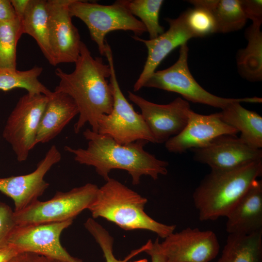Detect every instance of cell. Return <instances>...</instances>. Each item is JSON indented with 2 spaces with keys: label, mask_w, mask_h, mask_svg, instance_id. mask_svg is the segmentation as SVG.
Segmentation results:
<instances>
[{
  "label": "cell",
  "mask_w": 262,
  "mask_h": 262,
  "mask_svg": "<svg viewBox=\"0 0 262 262\" xmlns=\"http://www.w3.org/2000/svg\"><path fill=\"white\" fill-rule=\"evenodd\" d=\"M17 17L22 19L30 0H10Z\"/></svg>",
  "instance_id": "35"
},
{
  "label": "cell",
  "mask_w": 262,
  "mask_h": 262,
  "mask_svg": "<svg viewBox=\"0 0 262 262\" xmlns=\"http://www.w3.org/2000/svg\"><path fill=\"white\" fill-rule=\"evenodd\" d=\"M48 97L37 130L36 145L53 139L79 114L74 101L67 94L54 91Z\"/></svg>",
  "instance_id": "19"
},
{
  "label": "cell",
  "mask_w": 262,
  "mask_h": 262,
  "mask_svg": "<svg viewBox=\"0 0 262 262\" xmlns=\"http://www.w3.org/2000/svg\"><path fill=\"white\" fill-rule=\"evenodd\" d=\"M16 226L14 211L0 201V250L8 246L9 237Z\"/></svg>",
  "instance_id": "30"
},
{
  "label": "cell",
  "mask_w": 262,
  "mask_h": 262,
  "mask_svg": "<svg viewBox=\"0 0 262 262\" xmlns=\"http://www.w3.org/2000/svg\"><path fill=\"white\" fill-rule=\"evenodd\" d=\"M43 68L37 66L23 71L0 69V90L21 88L28 93L49 96L52 91L39 80Z\"/></svg>",
  "instance_id": "24"
},
{
  "label": "cell",
  "mask_w": 262,
  "mask_h": 262,
  "mask_svg": "<svg viewBox=\"0 0 262 262\" xmlns=\"http://www.w3.org/2000/svg\"><path fill=\"white\" fill-rule=\"evenodd\" d=\"M130 12L137 16L145 26L150 39H154L164 33V28L159 23V14L164 0H126Z\"/></svg>",
  "instance_id": "27"
},
{
  "label": "cell",
  "mask_w": 262,
  "mask_h": 262,
  "mask_svg": "<svg viewBox=\"0 0 262 262\" xmlns=\"http://www.w3.org/2000/svg\"><path fill=\"white\" fill-rule=\"evenodd\" d=\"M158 246L169 262H210L220 249L213 231L191 228L172 232Z\"/></svg>",
  "instance_id": "12"
},
{
  "label": "cell",
  "mask_w": 262,
  "mask_h": 262,
  "mask_svg": "<svg viewBox=\"0 0 262 262\" xmlns=\"http://www.w3.org/2000/svg\"><path fill=\"white\" fill-rule=\"evenodd\" d=\"M104 56L111 68L109 83L114 102L111 113L99 118L98 133L108 136L120 144L141 140L155 143L142 115L135 112L122 93L116 76L112 51L107 41Z\"/></svg>",
  "instance_id": "5"
},
{
  "label": "cell",
  "mask_w": 262,
  "mask_h": 262,
  "mask_svg": "<svg viewBox=\"0 0 262 262\" xmlns=\"http://www.w3.org/2000/svg\"><path fill=\"white\" fill-rule=\"evenodd\" d=\"M261 24L252 23L245 32L246 47L238 50L236 63L241 77L250 82L262 80V32Z\"/></svg>",
  "instance_id": "22"
},
{
  "label": "cell",
  "mask_w": 262,
  "mask_h": 262,
  "mask_svg": "<svg viewBox=\"0 0 262 262\" xmlns=\"http://www.w3.org/2000/svg\"><path fill=\"white\" fill-rule=\"evenodd\" d=\"M72 17L81 19L87 27L92 40L99 53L104 55L105 36L114 31H129L139 37L146 29L142 22L129 11L126 0L105 5L87 1L72 0L68 6Z\"/></svg>",
  "instance_id": "6"
},
{
  "label": "cell",
  "mask_w": 262,
  "mask_h": 262,
  "mask_svg": "<svg viewBox=\"0 0 262 262\" xmlns=\"http://www.w3.org/2000/svg\"><path fill=\"white\" fill-rule=\"evenodd\" d=\"M262 175V160L231 169L211 170L193 194L200 221L226 217Z\"/></svg>",
  "instance_id": "3"
},
{
  "label": "cell",
  "mask_w": 262,
  "mask_h": 262,
  "mask_svg": "<svg viewBox=\"0 0 262 262\" xmlns=\"http://www.w3.org/2000/svg\"><path fill=\"white\" fill-rule=\"evenodd\" d=\"M48 98L43 94L27 93L20 98L7 118L2 136L19 162L26 161L36 146L37 130Z\"/></svg>",
  "instance_id": "9"
},
{
  "label": "cell",
  "mask_w": 262,
  "mask_h": 262,
  "mask_svg": "<svg viewBox=\"0 0 262 262\" xmlns=\"http://www.w3.org/2000/svg\"><path fill=\"white\" fill-rule=\"evenodd\" d=\"M216 33H226L239 30L245 25L246 18L240 0H220L213 10Z\"/></svg>",
  "instance_id": "25"
},
{
  "label": "cell",
  "mask_w": 262,
  "mask_h": 262,
  "mask_svg": "<svg viewBox=\"0 0 262 262\" xmlns=\"http://www.w3.org/2000/svg\"><path fill=\"white\" fill-rule=\"evenodd\" d=\"M73 220L16 226L9 237L8 246L18 253H33L63 262H83L71 255L60 242L62 232Z\"/></svg>",
  "instance_id": "10"
},
{
  "label": "cell",
  "mask_w": 262,
  "mask_h": 262,
  "mask_svg": "<svg viewBox=\"0 0 262 262\" xmlns=\"http://www.w3.org/2000/svg\"><path fill=\"white\" fill-rule=\"evenodd\" d=\"M147 202V198L110 178L98 187L88 210L94 219L103 218L124 230H148L164 239L176 226L160 223L147 215L144 210Z\"/></svg>",
  "instance_id": "4"
},
{
  "label": "cell",
  "mask_w": 262,
  "mask_h": 262,
  "mask_svg": "<svg viewBox=\"0 0 262 262\" xmlns=\"http://www.w3.org/2000/svg\"><path fill=\"white\" fill-rule=\"evenodd\" d=\"M242 8L248 19L252 23L262 24V1L261 0H241Z\"/></svg>",
  "instance_id": "31"
},
{
  "label": "cell",
  "mask_w": 262,
  "mask_h": 262,
  "mask_svg": "<svg viewBox=\"0 0 262 262\" xmlns=\"http://www.w3.org/2000/svg\"><path fill=\"white\" fill-rule=\"evenodd\" d=\"M240 102L229 104L220 112L221 119L241 132L240 138L249 147H262V117L243 107Z\"/></svg>",
  "instance_id": "20"
},
{
  "label": "cell",
  "mask_w": 262,
  "mask_h": 262,
  "mask_svg": "<svg viewBox=\"0 0 262 262\" xmlns=\"http://www.w3.org/2000/svg\"><path fill=\"white\" fill-rule=\"evenodd\" d=\"M61 153L52 145L32 172L24 175L0 178V192L11 198L15 212L22 210L38 200L49 186L44 179L51 168L61 160Z\"/></svg>",
  "instance_id": "14"
},
{
  "label": "cell",
  "mask_w": 262,
  "mask_h": 262,
  "mask_svg": "<svg viewBox=\"0 0 262 262\" xmlns=\"http://www.w3.org/2000/svg\"><path fill=\"white\" fill-rule=\"evenodd\" d=\"M73 72L67 73L56 68L59 82L54 91L69 96L79 111V117L74 125V131L78 133L86 124L98 132V121L100 116L111 113L113 97L107 80L111 74L109 64L100 57H93L86 45L81 43L79 56L75 62Z\"/></svg>",
  "instance_id": "1"
},
{
  "label": "cell",
  "mask_w": 262,
  "mask_h": 262,
  "mask_svg": "<svg viewBox=\"0 0 262 262\" xmlns=\"http://www.w3.org/2000/svg\"><path fill=\"white\" fill-rule=\"evenodd\" d=\"M83 135L88 142L86 148L66 146L65 150L73 155L76 162L94 167L105 181L110 178V172L115 169L127 172L134 185L140 183L142 176L156 180L160 175L167 174L168 163L146 151L144 147L148 143L146 140L120 144L111 137L90 129H86Z\"/></svg>",
  "instance_id": "2"
},
{
  "label": "cell",
  "mask_w": 262,
  "mask_h": 262,
  "mask_svg": "<svg viewBox=\"0 0 262 262\" xmlns=\"http://www.w3.org/2000/svg\"><path fill=\"white\" fill-rule=\"evenodd\" d=\"M71 0H47L49 42L55 66L75 63L80 54L82 41L69 11Z\"/></svg>",
  "instance_id": "13"
},
{
  "label": "cell",
  "mask_w": 262,
  "mask_h": 262,
  "mask_svg": "<svg viewBox=\"0 0 262 262\" xmlns=\"http://www.w3.org/2000/svg\"><path fill=\"white\" fill-rule=\"evenodd\" d=\"M169 28L165 32L152 39L132 37L143 43L147 49V56L143 69L133 85V91L144 87L150 76L163 60L174 49L187 44L194 36L186 26L184 12L176 18H166Z\"/></svg>",
  "instance_id": "17"
},
{
  "label": "cell",
  "mask_w": 262,
  "mask_h": 262,
  "mask_svg": "<svg viewBox=\"0 0 262 262\" xmlns=\"http://www.w3.org/2000/svg\"><path fill=\"white\" fill-rule=\"evenodd\" d=\"M192 150L194 160L206 164L211 170L231 169L262 160L261 149L252 148L240 138L229 135L218 137L206 146Z\"/></svg>",
  "instance_id": "16"
},
{
  "label": "cell",
  "mask_w": 262,
  "mask_h": 262,
  "mask_svg": "<svg viewBox=\"0 0 262 262\" xmlns=\"http://www.w3.org/2000/svg\"><path fill=\"white\" fill-rule=\"evenodd\" d=\"M158 242L159 239L157 238L145 252L150 257L151 262H169L167 257L160 250Z\"/></svg>",
  "instance_id": "34"
},
{
  "label": "cell",
  "mask_w": 262,
  "mask_h": 262,
  "mask_svg": "<svg viewBox=\"0 0 262 262\" xmlns=\"http://www.w3.org/2000/svg\"><path fill=\"white\" fill-rule=\"evenodd\" d=\"M187 27L194 37H202L216 33V23L212 10L194 6L184 12Z\"/></svg>",
  "instance_id": "29"
},
{
  "label": "cell",
  "mask_w": 262,
  "mask_h": 262,
  "mask_svg": "<svg viewBox=\"0 0 262 262\" xmlns=\"http://www.w3.org/2000/svg\"><path fill=\"white\" fill-rule=\"evenodd\" d=\"M238 133L221 119L220 113L204 115L191 110L186 126L180 133L168 140L165 146L170 152L180 153L189 149L203 147L220 136H236Z\"/></svg>",
  "instance_id": "15"
},
{
  "label": "cell",
  "mask_w": 262,
  "mask_h": 262,
  "mask_svg": "<svg viewBox=\"0 0 262 262\" xmlns=\"http://www.w3.org/2000/svg\"><path fill=\"white\" fill-rule=\"evenodd\" d=\"M84 226L100 246L106 262H126L139 252L145 251L147 248V245L146 244L139 249L132 252L124 260H118L114 254V238L110 233L93 218H88Z\"/></svg>",
  "instance_id": "28"
},
{
  "label": "cell",
  "mask_w": 262,
  "mask_h": 262,
  "mask_svg": "<svg viewBox=\"0 0 262 262\" xmlns=\"http://www.w3.org/2000/svg\"><path fill=\"white\" fill-rule=\"evenodd\" d=\"M17 254L16 250L8 246L0 250V262H8Z\"/></svg>",
  "instance_id": "36"
},
{
  "label": "cell",
  "mask_w": 262,
  "mask_h": 262,
  "mask_svg": "<svg viewBox=\"0 0 262 262\" xmlns=\"http://www.w3.org/2000/svg\"><path fill=\"white\" fill-rule=\"evenodd\" d=\"M22 34L21 21L18 17L0 22V69H16V46Z\"/></svg>",
  "instance_id": "26"
},
{
  "label": "cell",
  "mask_w": 262,
  "mask_h": 262,
  "mask_svg": "<svg viewBox=\"0 0 262 262\" xmlns=\"http://www.w3.org/2000/svg\"><path fill=\"white\" fill-rule=\"evenodd\" d=\"M17 18L10 0H0V22H8Z\"/></svg>",
  "instance_id": "33"
},
{
  "label": "cell",
  "mask_w": 262,
  "mask_h": 262,
  "mask_svg": "<svg viewBox=\"0 0 262 262\" xmlns=\"http://www.w3.org/2000/svg\"><path fill=\"white\" fill-rule=\"evenodd\" d=\"M128 98L140 108L155 143H165L180 133L187 123L191 109L188 102L180 97L167 104L150 102L131 91Z\"/></svg>",
  "instance_id": "11"
},
{
  "label": "cell",
  "mask_w": 262,
  "mask_h": 262,
  "mask_svg": "<svg viewBox=\"0 0 262 262\" xmlns=\"http://www.w3.org/2000/svg\"><path fill=\"white\" fill-rule=\"evenodd\" d=\"M49 14L47 0H30L21 20L23 33L32 36L36 41L44 57L55 66L49 38Z\"/></svg>",
  "instance_id": "21"
},
{
  "label": "cell",
  "mask_w": 262,
  "mask_h": 262,
  "mask_svg": "<svg viewBox=\"0 0 262 262\" xmlns=\"http://www.w3.org/2000/svg\"><path fill=\"white\" fill-rule=\"evenodd\" d=\"M98 189L97 185L87 183L67 192H57L48 200H37L21 211H14L16 225L26 226L74 219L89 208Z\"/></svg>",
  "instance_id": "8"
},
{
  "label": "cell",
  "mask_w": 262,
  "mask_h": 262,
  "mask_svg": "<svg viewBox=\"0 0 262 262\" xmlns=\"http://www.w3.org/2000/svg\"><path fill=\"white\" fill-rule=\"evenodd\" d=\"M8 262H63L45 256L30 253H19Z\"/></svg>",
  "instance_id": "32"
},
{
  "label": "cell",
  "mask_w": 262,
  "mask_h": 262,
  "mask_svg": "<svg viewBox=\"0 0 262 262\" xmlns=\"http://www.w3.org/2000/svg\"><path fill=\"white\" fill-rule=\"evenodd\" d=\"M188 52L187 44L181 46L177 61L165 69L155 71L147 80L144 87L155 88L175 92L189 101L222 110L235 102L262 103V98L259 97L225 98L206 91L197 82L189 70Z\"/></svg>",
  "instance_id": "7"
},
{
  "label": "cell",
  "mask_w": 262,
  "mask_h": 262,
  "mask_svg": "<svg viewBox=\"0 0 262 262\" xmlns=\"http://www.w3.org/2000/svg\"><path fill=\"white\" fill-rule=\"evenodd\" d=\"M229 234L247 235L262 231V181L256 180L226 216Z\"/></svg>",
  "instance_id": "18"
},
{
  "label": "cell",
  "mask_w": 262,
  "mask_h": 262,
  "mask_svg": "<svg viewBox=\"0 0 262 262\" xmlns=\"http://www.w3.org/2000/svg\"><path fill=\"white\" fill-rule=\"evenodd\" d=\"M215 262H262V231L247 235L229 234Z\"/></svg>",
  "instance_id": "23"
}]
</instances>
